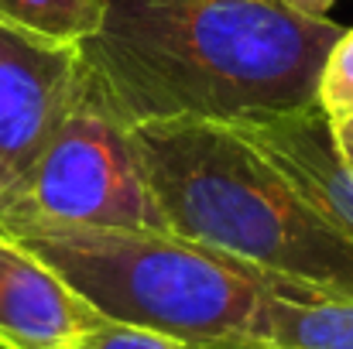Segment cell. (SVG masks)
I'll return each instance as SVG.
<instances>
[{
    "mask_svg": "<svg viewBox=\"0 0 353 349\" xmlns=\"http://www.w3.org/2000/svg\"><path fill=\"white\" fill-rule=\"evenodd\" d=\"M316 107L330 120L353 114V28L340 34V41L330 48L323 72H319V86H316Z\"/></svg>",
    "mask_w": 353,
    "mask_h": 349,
    "instance_id": "obj_10",
    "label": "cell"
},
{
    "mask_svg": "<svg viewBox=\"0 0 353 349\" xmlns=\"http://www.w3.org/2000/svg\"><path fill=\"white\" fill-rule=\"evenodd\" d=\"M55 230H168L148 192L130 127L86 62L79 93L48 144L0 189V236Z\"/></svg>",
    "mask_w": 353,
    "mask_h": 349,
    "instance_id": "obj_4",
    "label": "cell"
},
{
    "mask_svg": "<svg viewBox=\"0 0 353 349\" xmlns=\"http://www.w3.org/2000/svg\"><path fill=\"white\" fill-rule=\"evenodd\" d=\"M234 127L261 147L309 206L353 240V168H347L333 144L330 116L319 107H305L292 114L247 116Z\"/></svg>",
    "mask_w": 353,
    "mask_h": 349,
    "instance_id": "obj_7",
    "label": "cell"
},
{
    "mask_svg": "<svg viewBox=\"0 0 353 349\" xmlns=\"http://www.w3.org/2000/svg\"><path fill=\"white\" fill-rule=\"evenodd\" d=\"M76 349H199V346L182 343L175 336H165V332H151V329H137V326H120V322H103Z\"/></svg>",
    "mask_w": 353,
    "mask_h": 349,
    "instance_id": "obj_11",
    "label": "cell"
},
{
    "mask_svg": "<svg viewBox=\"0 0 353 349\" xmlns=\"http://www.w3.org/2000/svg\"><path fill=\"white\" fill-rule=\"evenodd\" d=\"M278 3L288 7V10H295V14H302V17H316V21H323L336 0H278Z\"/></svg>",
    "mask_w": 353,
    "mask_h": 349,
    "instance_id": "obj_13",
    "label": "cell"
},
{
    "mask_svg": "<svg viewBox=\"0 0 353 349\" xmlns=\"http://www.w3.org/2000/svg\"><path fill=\"white\" fill-rule=\"evenodd\" d=\"M165 226L236 260L353 298V240L336 230L234 123L158 120L130 127Z\"/></svg>",
    "mask_w": 353,
    "mask_h": 349,
    "instance_id": "obj_2",
    "label": "cell"
},
{
    "mask_svg": "<svg viewBox=\"0 0 353 349\" xmlns=\"http://www.w3.org/2000/svg\"><path fill=\"white\" fill-rule=\"evenodd\" d=\"M103 322L38 253L0 236V349H76Z\"/></svg>",
    "mask_w": 353,
    "mask_h": 349,
    "instance_id": "obj_6",
    "label": "cell"
},
{
    "mask_svg": "<svg viewBox=\"0 0 353 349\" xmlns=\"http://www.w3.org/2000/svg\"><path fill=\"white\" fill-rule=\"evenodd\" d=\"M340 34L278 0H107L79 52L127 127L236 123L316 107Z\"/></svg>",
    "mask_w": 353,
    "mask_h": 349,
    "instance_id": "obj_1",
    "label": "cell"
},
{
    "mask_svg": "<svg viewBox=\"0 0 353 349\" xmlns=\"http://www.w3.org/2000/svg\"><path fill=\"white\" fill-rule=\"evenodd\" d=\"M330 130H333V144H336L340 158L347 161V168H353V114L330 120Z\"/></svg>",
    "mask_w": 353,
    "mask_h": 349,
    "instance_id": "obj_12",
    "label": "cell"
},
{
    "mask_svg": "<svg viewBox=\"0 0 353 349\" xmlns=\"http://www.w3.org/2000/svg\"><path fill=\"white\" fill-rule=\"evenodd\" d=\"M97 315L206 349L247 336L264 295L316 291L168 230L21 236Z\"/></svg>",
    "mask_w": 353,
    "mask_h": 349,
    "instance_id": "obj_3",
    "label": "cell"
},
{
    "mask_svg": "<svg viewBox=\"0 0 353 349\" xmlns=\"http://www.w3.org/2000/svg\"><path fill=\"white\" fill-rule=\"evenodd\" d=\"M83 83L79 45H55L0 24V189L48 144Z\"/></svg>",
    "mask_w": 353,
    "mask_h": 349,
    "instance_id": "obj_5",
    "label": "cell"
},
{
    "mask_svg": "<svg viewBox=\"0 0 353 349\" xmlns=\"http://www.w3.org/2000/svg\"><path fill=\"white\" fill-rule=\"evenodd\" d=\"M206 349H353V298L271 291L261 298L243 339Z\"/></svg>",
    "mask_w": 353,
    "mask_h": 349,
    "instance_id": "obj_8",
    "label": "cell"
},
{
    "mask_svg": "<svg viewBox=\"0 0 353 349\" xmlns=\"http://www.w3.org/2000/svg\"><path fill=\"white\" fill-rule=\"evenodd\" d=\"M107 0H0V24L55 45H83Z\"/></svg>",
    "mask_w": 353,
    "mask_h": 349,
    "instance_id": "obj_9",
    "label": "cell"
}]
</instances>
